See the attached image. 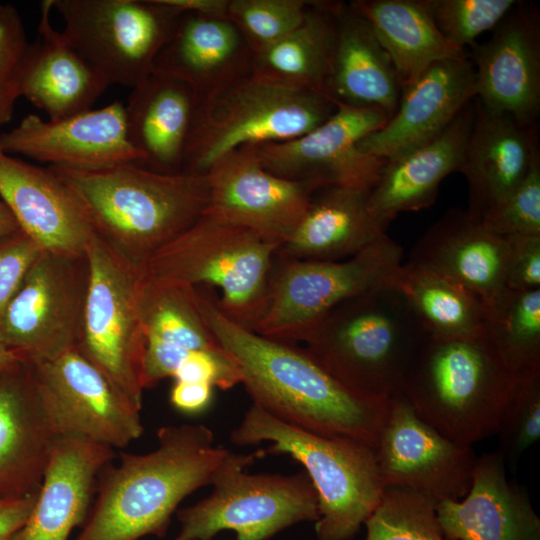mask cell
<instances>
[{"instance_id": "d6986e66", "label": "cell", "mask_w": 540, "mask_h": 540, "mask_svg": "<svg viewBox=\"0 0 540 540\" xmlns=\"http://www.w3.org/2000/svg\"><path fill=\"white\" fill-rule=\"evenodd\" d=\"M475 99L486 109L536 125L540 111V22L535 8L517 1L492 30L471 46Z\"/></svg>"}, {"instance_id": "f907efd6", "label": "cell", "mask_w": 540, "mask_h": 540, "mask_svg": "<svg viewBox=\"0 0 540 540\" xmlns=\"http://www.w3.org/2000/svg\"><path fill=\"white\" fill-rule=\"evenodd\" d=\"M23 362L22 359L12 350L8 349L0 341V374L11 366Z\"/></svg>"}, {"instance_id": "e575fe53", "label": "cell", "mask_w": 540, "mask_h": 540, "mask_svg": "<svg viewBox=\"0 0 540 540\" xmlns=\"http://www.w3.org/2000/svg\"><path fill=\"white\" fill-rule=\"evenodd\" d=\"M334 3L310 1L294 30L253 54L251 74L282 86L326 94L335 40Z\"/></svg>"}, {"instance_id": "60d3db41", "label": "cell", "mask_w": 540, "mask_h": 540, "mask_svg": "<svg viewBox=\"0 0 540 540\" xmlns=\"http://www.w3.org/2000/svg\"><path fill=\"white\" fill-rule=\"evenodd\" d=\"M515 0H424L442 36L464 50L492 31L510 12Z\"/></svg>"}, {"instance_id": "9c48e42d", "label": "cell", "mask_w": 540, "mask_h": 540, "mask_svg": "<svg viewBox=\"0 0 540 540\" xmlns=\"http://www.w3.org/2000/svg\"><path fill=\"white\" fill-rule=\"evenodd\" d=\"M263 455L229 452L215 471L212 492L177 511L176 540H212L231 530L235 540H268L282 530L319 517L317 492L302 470L292 475L248 474Z\"/></svg>"}, {"instance_id": "816d5d0a", "label": "cell", "mask_w": 540, "mask_h": 540, "mask_svg": "<svg viewBox=\"0 0 540 540\" xmlns=\"http://www.w3.org/2000/svg\"><path fill=\"white\" fill-rule=\"evenodd\" d=\"M230 540H235V539H230Z\"/></svg>"}, {"instance_id": "d6a6232c", "label": "cell", "mask_w": 540, "mask_h": 540, "mask_svg": "<svg viewBox=\"0 0 540 540\" xmlns=\"http://www.w3.org/2000/svg\"><path fill=\"white\" fill-rule=\"evenodd\" d=\"M368 195L367 190L340 186L319 189L277 255L339 261L358 254L386 234L369 208Z\"/></svg>"}, {"instance_id": "7c38bea8", "label": "cell", "mask_w": 540, "mask_h": 540, "mask_svg": "<svg viewBox=\"0 0 540 540\" xmlns=\"http://www.w3.org/2000/svg\"><path fill=\"white\" fill-rule=\"evenodd\" d=\"M63 36L106 80L134 88L155 59L181 12L166 0H52Z\"/></svg>"}, {"instance_id": "2e32d148", "label": "cell", "mask_w": 540, "mask_h": 540, "mask_svg": "<svg viewBox=\"0 0 540 540\" xmlns=\"http://www.w3.org/2000/svg\"><path fill=\"white\" fill-rule=\"evenodd\" d=\"M375 454L384 488L423 496L435 505L469 491L477 456L425 422L401 393L390 399Z\"/></svg>"}, {"instance_id": "83f0119b", "label": "cell", "mask_w": 540, "mask_h": 540, "mask_svg": "<svg viewBox=\"0 0 540 540\" xmlns=\"http://www.w3.org/2000/svg\"><path fill=\"white\" fill-rule=\"evenodd\" d=\"M114 455L108 446L58 437L32 511L10 540H68L84 521L97 478Z\"/></svg>"}, {"instance_id": "30bf717a", "label": "cell", "mask_w": 540, "mask_h": 540, "mask_svg": "<svg viewBox=\"0 0 540 540\" xmlns=\"http://www.w3.org/2000/svg\"><path fill=\"white\" fill-rule=\"evenodd\" d=\"M402 259V246L387 234L339 261L276 255L267 308L254 331L284 342L304 343L336 306L389 284Z\"/></svg>"}, {"instance_id": "ffe728a7", "label": "cell", "mask_w": 540, "mask_h": 540, "mask_svg": "<svg viewBox=\"0 0 540 540\" xmlns=\"http://www.w3.org/2000/svg\"><path fill=\"white\" fill-rule=\"evenodd\" d=\"M476 97L475 72L465 50L436 62L402 91L395 113L358 143L388 160L436 136Z\"/></svg>"}, {"instance_id": "f35d334b", "label": "cell", "mask_w": 540, "mask_h": 540, "mask_svg": "<svg viewBox=\"0 0 540 540\" xmlns=\"http://www.w3.org/2000/svg\"><path fill=\"white\" fill-rule=\"evenodd\" d=\"M497 450L511 470L540 438V371L517 377L501 413Z\"/></svg>"}, {"instance_id": "8fae6325", "label": "cell", "mask_w": 540, "mask_h": 540, "mask_svg": "<svg viewBox=\"0 0 540 540\" xmlns=\"http://www.w3.org/2000/svg\"><path fill=\"white\" fill-rule=\"evenodd\" d=\"M85 253L89 278L78 350L141 411L144 267L122 257L95 233Z\"/></svg>"}, {"instance_id": "4fadbf2b", "label": "cell", "mask_w": 540, "mask_h": 540, "mask_svg": "<svg viewBox=\"0 0 540 540\" xmlns=\"http://www.w3.org/2000/svg\"><path fill=\"white\" fill-rule=\"evenodd\" d=\"M89 269L83 256L43 251L0 321V341L25 363L78 348Z\"/></svg>"}, {"instance_id": "ab89813d", "label": "cell", "mask_w": 540, "mask_h": 540, "mask_svg": "<svg viewBox=\"0 0 540 540\" xmlns=\"http://www.w3.org/2000/svg\"><path fill=\"white\" fill-rule=\"evenodd\" d=\"M309 3L304 0H230L228 18L255 53L294 30L303 21Z\"/></svg>"}, {"instance_id": "f1b7e54d", "label": "cell", "mask_w": 540, "mask_h": 540, "mask_svg": "<svg viewBox=\"0 0 540 540\" xmlns=\"http://www.w3.org/2000/svg\"><path fill=\"white\" fill-rule=\"evenodd\" d=\"M52 9V0L40 2L37 39L28 46L20 89L56 121L90 110L109 85L53 27Z\"/></svg>"}, {"instance_id": "ba28073f", "label": "cell", "mask_w": 540, "mask_h": 540, "mask_svg": "<svg viewBox=\"0 0 540 540\" xmlns=\"http://www.w3.org/2000/svg\"><path fill=\"white\" fill-rule=\"evenodd\" d=\"M337 103L327 94L249 76L201 99L182 171L205 174L225 154L245 145L279 143L324 123Z\"/></svg>"}, {"instance_id": "f5cc1de1", "label": "cell", "mask_w": 540, "mask_h": 540, "mask_svg": "<svg viewBox=\"0 0 540 540\" xmlns=\"http://www.w3.org/2000/svg\"><path fill=\"white\" fill-rule=\"evenodd\" d=\"M174 540H176V539H174Z\"/></svg>"}, {"instance_id": "603a6c76", "label": "cell", "mask_w": 540, "mask_h": 540, "mask_svg": "<svg viewBox=\"0 0 540 540\" xmlns=\"http://www.w3.org/2000/svg\"><path fill=\"white\" fill-rule=\"evenodd\" d=\"M58 438L29 366L0 374V499L37 493Z\"/></svg>"}, {"instance_id": "bcb514c9", "label": "cell", "mask_w": 540, "mask_h": 540, "mask_svg": "<svg viewBox=\"0 0 540 540\" xmlns=\"http://www.w3.org/2000/svg\"><path fill=\"white\" fill-rule=\"evenodd\" d=\"M213 388L208 383L175 381L170 393L171 404L182 412H201L209 406Z\"/></svg>"}, {"instance_id": "e0dca14e", "label": "cell", "mask_w": 540, "mask_h": 540, "mask_svg": "<svg viewBox=\"0 0 540 540\" xmlns=\"http://www.w3.org/2000/svg\"><path fill=\"white\" fill-rule=\"evenodd\" d=\"M207 213L245 227L279 248L295 232L309 208L314 187L269 172L257 145L239 147L206 171Z\"/></svg>"}, {"instance_id": "5bb4252c", "label": "cell", "mask_w": 540, "mask_h": 540, "mask_svg": "<svg viewBox=\"0 0 540 540\" xmlns=\"http://www.w3.org/2000/svg\"><path fill=\"white\" fill-rule=\"evenodd\" d=\"M58 437L124 448L143 431L140 411L78 348L26 363Z\"/></svg>"}, {"instance_id": "8992f818", "label": "cell", "mask_w": 540, "mask_h": 540, "mask_svg": "<svg viewBox=\"0 0 540 540\" xmlns=\"http://www.w3.org/2000/svg\"><path fill=\"white\" fill-rule=\"evenodd\" d=\"M235 445L271 442L263 455H288L303 467L318 496V540H352L381 502L375 449L287 424L252 404L232 431Z\"/></svg>"}, {"instance_id": "681fc988", "label": "cell", "mask_w": 540, "mask_h": 540, "mask_svg": "<svg viewBox=\"0 0 540 540\" xmlns=\"http://www.w3.org/2000/svg\"><path fill=\"white\" fill-rule=\"evenodd\" d=\"M20 230L9 208L0 198V240Z\"/></svg>"}, {"instance_id": "7402d4cb", "label": "cell", "mask_w": 540, "mask_h": 540, "mask_svg": "<svg viewBox=\"0 0 540 540\" xmlns=\"http://www.w3.org/2000/svg\"><path fill=\"white\" fill-rule=\"evenodd\" d=\"M505 466L498 451L477 457L468 493L435 505L445 540H540V518Z\"/></svg>"}, {"instance_id": "f6af8a7d", "label": "cell", "mask_w": 540, "mask_h": 540, "mask_svg": "<svg viewBox=\"0 0 540 540\" xmlns=\"http://www.w3.org/2000/svg\"><path fill=\"white\" fill-rule=\"evenodd\" d=\"M505 287L526 291L540 289V235L505 239Z\"/></svg>"}, {"instance_id": "4dcf8cb0", "label": "cell", "mask_w": 540, "mask_h": 540, "mask_svg": "<svg viewBox=\"0 0 540 540\" xmlns=\"http://www.w3.org/2000/svg\"><path fill=\"white\" fill-rule=\"evenodd\" d=\"M200 96L186 83L158 72L132 88L125 106L128 137L141 166L180 173Z\"/></svg>"}, {"instance_id": "f546056e", "label": "cell", "mask_w": 540, "mask_h": 540, "mask_svg": "<svg viewBox=\"0 0 540 540\" xmlns=\"http://www.w3.org/2000/svg\"><path fill=\"white\" fill-rule=\"evenodd\" d=\"M140 310L146 338L145 389L173 378L190 354L221 349L201 314L194 287L145 276Z\"/></svg>"}, {"instance_id": "8d00e7d4", "label": "cell", "mask_w": 540, "mask_h": 540, "mask_svg": "<svg viewBox=\"0 0 540 540\" xmlns=\"http://www.w3.org/2000/svg\"><path fill=\"white\" fill-rule=\"evenodd\" d=\"M485 336L516 377L540 371V289H505L486 306Z\"/></svg>"}, {"instance_id": "3957f363", "label": "cell", "mask_w": 540, "mask_h": 540, "mask_svg": "<svg viewBox=\"0 0 540 540\" xmlns=\"http://www.w3.org/2000/svg\"><path fill=\"white\" fill-rule=\"evenodd\" d=\"M49 168L79 200L94 233L142 267L209 204L206 174L163 173L136 163L95 171Z\"/></svg>"}, {"instance_id": "9a60e30c", "label": "cell", "mask_w": 540, "mask_h": 540, "mask_svg": "<svg viewBox=\"0 0 540 540\" xmlns=\"http://www.w3.org/2000/svg\"><path fill=\"white\" fill-rule=\"evenodd\" d=\"M388 120L378 108L337 103L334 113L314 130L257 145L258 156L269 172L316 190L340 186L369 191L386 160L362 152L358 143Z\"/></svg>"}, {"instance_id": "52a82bcc", "label": "cell", "mask_w": 540, "mask_h": 540, "mask_svg": "<svg viewBox=\"0 0 540 540\" xmlns=\"http://www.w3.org/2000/svg\"><path fill=\"white\" fill-rule=\"evenodd\" d=\"M278 250L253 231L205 212L143 267L152 279L218 289L221 311L254 331L267 308Z\"/></svg>"}, {"instance_id": "7bdbcfd3", "label": "cell", "mask_w": 540, "mask_h": 540, "mask_svg": "<svg viewBox=\"0 0 540 540\" xmlns=\"http://www.w3.org/2000/svg\"><path fill=\"white\" fill-rule=\"evenodd\" d=\"M20 13L11 4H0V128L13 117L21 96V75L28 49Z\"/></svg>"}, {"instance_id": "7dc6e473", "label": "cell", "mask_w": 540, "mask_h": 540, "mask_svg": "<svg viewBox=\"0 0 540 540\" xmlns=\"http://www.w3.org/2000/svg\"><path fill=\"white\" fill-rule=\"evenodd\" d=\"M36 495L37 493L19 498L0 499V540H10L25 524L34 506Z\"/></svg>"}, {"instance_id": "ac0fdd59", "label": "cell", "mask_w": 540, "mask_h": 540, "mask_svg": "<svg viewBox=\"0 0 540 540\" xmlns=\"http://www.w3.org/2000/svg\"><path fill=\"white\" fill-rule=\"evenodd\" d=\"M0 148L9 155L80 171L142 162L129 140L125 106L119 101L56 121L28 114L0 133Z\"/></svg>"}, {"instance_id": "484cf974", "label": "cell", "mask_w": 540, "mask_h": 540, "mask_svg": "<svg viewBox=\"0 0 540 540\" xmlns=\"http://www.w3.org/2000/svg\"><path fill=\"white\" fill-rule=\"evenodd\" d=\"M474 115L472 100L436 136L385 161L368 195L369 208L385 231L398 214L431 206L443 179L459 172Z\"/></svg>"}, {"instance_id": "7a4b0ae2", "label": "cell", "mask_w": 540, "mask_h": 540, "mask_svg": "<svg viewBox=\"0 0 540 540\" xmlns=\"http://www.w3.org/2000/svg\"><path fill=\"white\" fill-rule=\"evenodd\" d=\"M157 447L121 453L105 466L93 511L76 540H138L163 537L179 504L212 477L229 454L202 424L161 427Z\"/></svg>"}, {"instance_id": "cb8c5ba5", "label": "cell", "mask_w": 540, "mask_h": 540, "mask_svg": "<svg viewBox=\"0 0 540 540\" xmlns=\"http://www.w3.org/2000/svg\"><path fill=\"white\" fill-rule=\"evenodd\" d=\"M253 54L229 18L183 12L158 53L153 72L186 83L204 99L249 76Z\"/></svg>"}, {"instance_id": "5b68a950", "label": "cell", "mask_w": 540, "mask_h": 540, "mask_svg": "<svg viewBox=\"0 0 540 540\" xmlns=\"http://www.w3.org/2000/svg\"><path fill=\"white\" fill-rule=\"evenodd\" d=\"M426 333L402 294L385 284L332 309L304 342L350 390L373 398L402 393Z\"/></svg>"}, {"instance_id": "836d02e7", "label": "cell", "mask_w": 540, "mask_h": 540, "mask_svg": "<svg viewBox=\"0 0 540 540\" xmlns=\"http://www.w3.org/2000/svg\"><path fill=\"white\" fill-rule=\"evenodd\" d=\"M348 5L390 56L402 91L436 62L463 51L442 36L424 0H355Z\"/></svg>"}, {"instance_id": "c3c4849f", "label": "cell", "mask_w": 540, "mask_h": 540, "mask_svg": "<svg viewBox=\"0 0 540 540\" xmlns=\"http://www.w3.org/2000/svg\"><path fill=\"white\" fill-rule=\"evenodd\" d=\"M181 13L188 12L210 17H227L230 0H166Z\"/></svg>"}, {"instance_id": "4316f807", "label": "cell", "mask_w": 540, "mask_h": 540, "mask_svg": "<svg viewBox=\"0 0 540 540\" xmlns=\"http://www.w3.org/2000/svg\"><path fill=\"white\" fill-rule=\"evenodd\" d=\"M507 241L467 209L452 208L414 244V265L449 278L479 296L486 306L505 287Z\"/></svg>"}, {"instance_id": "ee69618b", "label": "cell", "mask_w": 540, "mask_h": 540, "mask_svg": "<svg viewBox=\"0 0 540 540\" xmlns=\"http://www.w3.org/2000/svg\"><path fill=\"white\" fill-rule=\"evenodd\" d=\"M42 252L21 230L0 240V321Z\"/></svg>"}, {"instance_id": "44dd1931", "label": "cell", "mask_w": 540, "mask_h": 540, "mask_svg": "<svg viewBox=\"0 0 540 540\" xmlns=\"http://www.w3.org/2000/svg\"><path fill=\"white\" fill-rule=\"evenodd\" d=\"M0 198L20 230L46 252L85 255L94 231L71 189L51 170L0 148Z\"/></svg>"}, {"instance_id": "d4e9b609", "label": "cell", "mask_w": 540, "mask_h": 540, "mask_svg": "<svg viewBox=\"0 0 540 540\" xmlns=\"http://www.w3.org/2000/svg\"><path fill=\"white\" fill-rule=\"evenodd\" d=\"M459 169L468 185L467 210L481 218L502 202L540 157L536 125L492 112L476 99Z\"/></svg>"}, {"instance_id": "277c9868", "label": "cell", "mask_w": 540, "mask_h": 540, "mask_svg": "<svg viewBox=\"0 0 540 540\" xmlns=\"http://www.w3.org/2000/svg\"><path fill=\"white\" fill-rule=\"evenodd\" d=\"M516 379L485 335H426L407 369L402 394L438 432L472 446L496 434Z\"/></svg>"}, {"instance_id": "74e56055", "label": "cell", "mask_w": 540, "mask_h": 540, "mask_svg": "<svg viewBox=\"0 0 540 540\" xmlns=\"http://www.w3.org/2000/svg\"><path fill=\"white\" fill-rule=\"evenodd\" d=\"M364 526L365 540H445L435 504L403 488H385Z\"/></svg>"}, {"instance_id": "6da1fadb", "label": "cell", "mask_w": 540, "mask_h": 540, "mask_svg": "<svg viewBox=\"0 0 540 540\" xmlns=\"http://www.w3.org/2000/svg\"><path fill=\"white\" fill-rule=\"evenodd\" d=\"M194 289L206 324L236 364L252 404L287 424L375 449L390 399L350 390L306 348L240 326L221 311L212 289Z\"/></svg>"}, {"instance_id": "b9f144b4", "label": "cell", "mask_w": 540, "mask_h": 540, "mask_svg": "<svg viewBox=\"0 0 540 540\" xmlns=\"http://www.w3.org/2000/svg\"><path fill=\"white\" fill-rule=\"evenodd\" d=\"M481 220L503 239L540 235V157L522 182Z\"/></svg>"}, {"instance_id": "1f68e13d", "label": "cell", "mask_w": 540, "mask_h": 540, "mask_svg": "<svg viewBox=\"0 0 540 540\" xmlns=\"http://www.w3.org/2000/svg\"><path fill=\"white\" fill-rule=\"evenodd\" d=\"M335 40L326 94L336 103L373 107L389 119L401 95L397 72L369 24L348 4L335 2Z\"/></svg>"}, {"instance_id": "d590c367", "label": "cell", "mask_w": 540, "mask_h": 540, "mask_svg": "<svg viewBox=\"0 0 540 540\" xmlns=\"http://www.w3.org/2000/svg\"><path fill=\"white\" fill-rule=\"evenodd\" d=\"M389 284L402 294L426 335L436 338L485 335L486 304L459 283L405 262Z\"/></svg>"}]
</instances>
